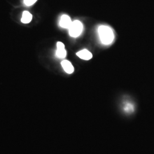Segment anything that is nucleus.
Returning a JSON list of instances; mask_svg holds the SVG:
<instances>
[{
	"label": "nucleus",
	"mask_w": 154,
	"mask_h": 154,
	"mask_svg": "<svg viewBox=\"0 0 154 154\" xmlns=\"http://www.w3.org/2000/svg\"><path fill=\"white\" fill-rule=\"evenodd\" d=\"M61 65L62 66L65 72L67 74H72L74 71V66H72V63L67 60H63L61 62Z\"/></svg>",
	"instance_id": "39448f33"
},
{
	"label": "nucleus",
	"mask_w": 154,
	"mask_h": 154,
	"mask_svg": "<svg viewBox=\"0 0 154 154\" xmlns=\"http://www.w3.org/2000/svg\"><path fill=\"white\" fill-rule=\"evenodd\" d=\"M99 38L103 44L108 45L112 42L114 39V34L112 30L107 26L102 25L98 28Z\"/></svg>",
	"instance_id": "f257e3e1"
},
{
	"label": "nucleus",
	"mask_w": 154,
	"mask_h": 154,
	"mask_svg": "<svg viewBox=\"0 0 154 154\" xmlns=\"http://www.w3.org/2000/svg\"><path fill=\"white\" fill-rule=\"evenodd\" d=\"M57 49L56 51V55L60 58H64L66 56V50L65 48V45L61 42H58L57 44Z\"/></svg>",
	"instance_id": "7ed1b4c3"
},
{
	"label": "nucleus",
	"mask_w": 154,
	"mask_h": 154,
	"mask_svg": "<svg viewBox=\"0 0 154 154\" xmlns=\"http://www.w3.org/2000/svg\"><path fill=\"white\" fill-rule=\"evenodd\" d=\"M77 55L78 56V57L84 60H89L93 57L91 53L86 49H83L78 51L77 53Z\"/></svg>",
	"instance_id": "423d86ee"
},
{
	"label": "nucleus",
	"mask_w": 154,
	"mask_h": 154,
	"mask_svg": "<svg viewBox=\"0 0 154 154\" xmlns=\"http://www.w3.org/2000/svg\"><path fill=\"white\" fill-rule=\"evenodd\" d=\"M33 18L32 14L28 11H24L22 13L21 22L23 23H29L32 21Z\"/></svg>",
	"instance_id": "0eeeda50"
},
{
	"label": "nucleus",
	"mask_w": 154,
	"mask_h": 154,
	"mask_svg": "<svg viewBox=\"0 0 154 154\" xmlns=\"http://www.w3.org/2000/svg\"><path fill=\"white\" fill-rule=\"evenodd\" d=\"M37 0H23V2L25 5L30 6L34 4L37 2Z\"/></svg>",
	"instance_id": "6e6552de"
},
{
	"label": "nucleus",
	"mask_w": 154,
	"mask_h": 154,
	"mask_svg": "<svg viewBox=\"0 0 154 154\" xmlns=\"http://www.w3.org/2000/svg\"><path fill=\"white\" fill-rule=\"evenodd\" d=\"M72 21L70 18V17L67 15H63L62 16L60 21V26L61 28L68 29L70 28V26L72 25Z\"/></svg>",
	"instance_id": "20e7f679"
},
{
	"label": "nucleus",
	"mask_w": 154,
	"mask_h": 154,
	"mask_svg": "<svg viewBox=\"0 0 154 154\" xmlns=\"http://www.w3.org/2000/svg\"><path fill=\"white\" fill-rule=\"evenodd\" d=\"M82 23L78 20H75L72 22L71 26L69 28V33L72 37L76 38L79 37L83 31Z\"/></svg>",
	"instance_id": "f03ea898"
}]
</instances>
